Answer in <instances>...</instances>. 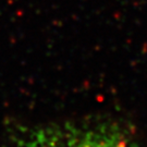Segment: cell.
<instances>
[{
  "instance_id": "1",
  "label": "cell",
  "mask_w": 147,
  "mask_h": 147,
  "mask_svg": "<svg viewBox=\"0 0 147 147\" xmlns=\"http://www.w3.org/2000/svg\"><path fill=\"white\" fill-rule=\"evenodd\" d=\"M39 147H138L123 134L107 129H75L44 140Z\"/></svg>"
}]
</instances>
